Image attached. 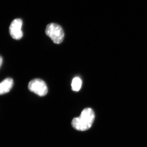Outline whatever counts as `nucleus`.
<instances>
[{"instance_id": "obj_6", "label": "nucleus", "mask_w": 147, "mask_h": 147, "mask_svg": "<svg viewBox=\"0 0 147 147\" xmlns=\"http://www.w3.org/2000/svg\"><path fill=\"white\" fill-rule=\"evenodd\" d=\"M82 81L79 77L74 78L71 82V89L74 91L78 92L81 89L82 86Z\"/></svg>"}, {"instance_id": "obj_5", "label": "nucleus", "mask_w": 147, "mask_h": 147, "mask_svg": "<svg viewBox=\"0 0 147 147\" xmlns=\"http://www.w3.org/2000/svg\"><path fill=\"white\" fill-rule=\"evenodd\" d=\"M13 81L11 78H6L0 83V95L8 93L12 88Z\"/></svg>"}, {"instance_id": "obj_3", "label": "nucleus", "mask_w": 147, "mask_h": 147, "mask_svg": "<svg viewBox=\"0 0 147 147\" xmlns=\"http://www.w3.org/2000/svg\"><path fill=\"white\" fill-rule=\"evenodd\" d=\"M29 90L40 96L46 95L48 92V88L45 82L41 79H33L29 82L28 86Z\"/></svg>"}, {"instance_id": "obj_7", "label": "nucleus", "mask_w": 147, "mask_h": 147, "mask_svg": "<svg viewBox=\"0 0 147 147\" xmlns=\"http://www.w3.org/2000/svg\"><path fill=\"white\" fill-rule=\"evenodd\" d=\"M3 63V59L2 57L0 56V68H1V66L2 65Z\"/></svg>"}, {"instance_id": "obj_1", "label": "nucleus", "mask_w": 147, "mask_h": 147, "mask_svg": "<svg viewBox=\"0 0 147 147\" xmlns=\"http://www.w3.org/2000/svg\"><path fill=\"white\" fill-rule=\"evenodd\" d=\"M94 119L93 110L90 108H85L82 111L79 117L73 119L71 125L76 130L86 131L90 128Z\"/></svg>"}, {"instance_id": "obj_2", "label": "nucleus", "mask_w": 147, "mask_h": 147, "mask_svg": "<svg viewBox=\"0 0 147 147\" xmlns=\"http://www.w3.org/2000/svg\"><path fill=\"white\" fill-rule=\"evenodd\" d=\"M45 33L56 44H60L63 41L64 32L62 27L57 24H48L45 29Z\"/></svg>"}, {"instance_id": "obj_4", "label": "nucleus", "mask_w": 147, "mask_h": 147, "mask_svg": "<svg viewBox=\"0 0 147 147\" xmlns=\"http://www.w3.org/2000/svg\"><path fill=\"white\" fill-rule=\"evenodd\" d=\"M22 25L23 21L19 18L14 19L11 22L9 27V33L13 39L19 40L22 38L23 36Z\"/></svg>"}]
</instances>
